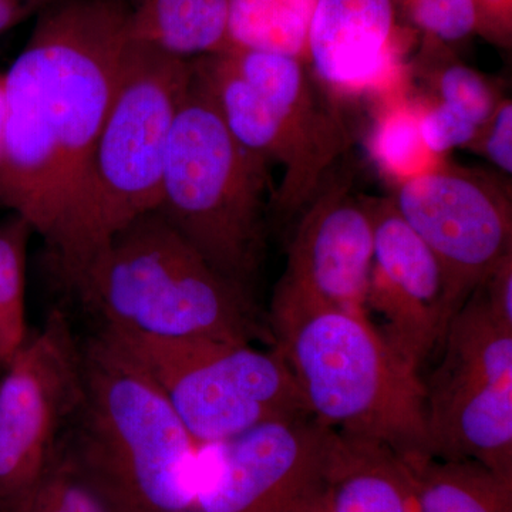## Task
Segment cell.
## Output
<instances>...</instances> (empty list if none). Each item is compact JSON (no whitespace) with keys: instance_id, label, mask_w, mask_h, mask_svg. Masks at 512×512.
<instances>
[{"instance_id":"6","label":"cell","mask_w":512,"mask_h":512,"mask_svg":"<svg viewBox=\"0 0 512 512\" xmlns=\"http://www.w3.org/2000/svg\"><path fill=\"white\" fill-rule=\"evenodd\" d=\"M271 187L268 165L229 133L192 63L154 211L218 274L252 293L265 254Z\"/></svg>"},{"instance_id":"3","label":"cell","mask_w":512,"mask_h":512,"mask_svg":"<svg viewBox=\"0 0 512 512\" xmlns=\"http://www.w3.org/2000/svg\"><path fill=\"white\" fill-rule=\"evenodd\" d=\"M191 72V60L131 36L72 205L45 242L53 275L67 292L117 232L156 210L168 137Z\"/></svg>"},{"instance_id":"21","label":"cell","mask_w":512,"mask_h":512,"mask_svg":"<svg viewBox=\"0 0 512 512\" xmlns=\"http://www.w3.org/2000/svg\"><path fill=\"white\" fill-rule=\"evenodd\" d=\"M28 222L13 215L0 227V367L5 369L25 345L26 245Z\"/></svg>"},{"instance_id":"19","label":"cell","mask_w":512,"mask_h":512,"mask_svg":"<svg viewBox=\"0 0 512 512\" xmlns=\"http://www.w3.org/2000/svg\"><path fill=\"white\" fill-rule=\"evenodd\" d=\"M309 18L285 0H228V46L308 62Z\"/></svg>"},{"instance_id":"16","label":"cell","mask_w":512,"mask_h":512,"mask_svg":"<svg viewBox=\"0 0 512 512\" xmlns=\"http://www.w3.org/2000/svg\"><path fill=\"white\" fill-rule=\"evenodd\" d=\"M312 512H419L412 468L384 444L336 433Z\"/></svg>"},{"instance_id":"23","label":"cell","mask_w":512,"mask_h":512,"mask_svg":"<svg viewBox=\"0 0 512 512\" xmlns=\"http://www.w3.org/2000/svg\"><path fill=\"white\" fill-rule=\"evenodd\" d=\"M424 46L433 52L429 46ZM430 74L431 84L437 93V101L446 104L461 116L483 127L501 99L495 92L493 84L473 67L444 57L443 62H433Z\"/></svg>"},{"instance_id":"30","label":"cell","mask_w":512,"mask_h":512,"mask_svg":"<svg viewBox=\"0 0 512 512\" xmlns=\"http://www.w3.org/2000/svg\"><path fill=\"white\" fill-rule=\"evenodd\" d=\"M5 124H6L5 74H0V153H2L3 134H5Z\"/></svg>"},{"instance_id":"7","label":"cell","mask_w":512,"mask_h":512,"mask_svg":"<svg viewBox=\"0 0 512 512\" xmlns=\"http://www.w3.org/2000/svg\"><path fill=\"white\" fill-rule=\"evenodd\" d=\"M99 330L158 384L198 448L268 421L309 414L291 369L275 348Z\"/></svg>"},{"instance_id":"8","label":"cell","mask_w":512,"mask_h":512,"mask_svg":"<svg viewBox=\"0 0 512 512\" xmlns=\"http://www.w3.org/2000/svg\"><path fill=\"white\" fill-rule=\"evenodd\" d=\"M439 350V365L423 379L433 458L476 461L512 481V328L478 286Z\"/></svg>"},{"instance_id":"26","label":"cell","mask_w":512,"mask_h":512,"mask_svg":"<svg viewBox=\"0 0 512 512\" xmlns=\"http://www.w3.org/2000/svg\"><path fill=\"white\" fill-rule=\"evenodd\" d=\"M504 175L512 174V103L501 99L471 144Z\"/></svg>"},{"instance_id":"29","label":"cell","mask_w":512,"mask_h":512,"mask_svg":"<svg viewBox=\"0 0 512 512\" xmlns=\"http://www.w3.org/2000/svg\"><path fill=\"white\" fill-rule=\"evenodd\" d=\"M57 0H0V35L15 28L23 20L42 13Z\"/></svg>"},{"instance_id":"4","label":"cell","mask_w":512,"mask_h":512,"mask_svg":"<svg viewBox=\"0 0 512 512\" xmlns=\"http://www.w3.org/2000/svg\"><path fill=\"white\" fill-rule=\"evenodd\" d=\"M72 295L111 332L272 342L254 295L218 274L157 211L117 232Z\"/></svg>"},{"instance_id":"10","label":"cell","mask_w":512,"mask_h":512,"mask_svg":"<svg viewBox=\"0 0 512 512\" xmlns=\"http://www.w3.org/2000/svg\"><path fill=\"white\" fill-rule=\"evenodd\" d=\"M335 439L299 414L201 447L194 512H312Z\"/></svg>"},{"instance_id":"5","label":"cell","mask_w":512,"mask_h":512,"mask_svg":"<svg viewBox=\"0 0 512 512\" xmlns=\"http://www.w3.org/2000/svg\"><path fill=\"white\" fill-rule=\"evenodd\" d=\"M266 325L313 419L343 436L384 444L409 466L433 458L423 376L366 316L268 313Z\"/></svg>"},{"instance_id":"20","label":"cell","mask_w":512,"mask_h":512,"mask_svg":"<svg viewBox=\"0 0 512 512\" xmlns=\"http://www.w3.org/2000/svg\"><path fill=\"white\" fill-rule=\"evenodd\" d=\"M0 512H127L55 454L46 470L29 487L0 501Z\"/></svg>"},{"instance_id":"14","label":"cell","mask_w":512,"mask_h":512,"mask_svg":"<svg viewBox=\"0 0 512 512\" xmlns=\"http://www.w3.org/2000/svg\"><path fill=\"white\" fill-rule=\"evenodd\" d=\"M192 63L235 140L268 167L282 168V181L271 201L276 217H298L336 163L256 92L224 53L198 57Z\"/></svg>"},{"instance_id":"2","label":"cell","mask_w":512,"mask_h":512,"mask_svg":"<svg viewBox=\"0 0 512 512\" xmlns=\"http://www.w3.org/2000/svg\"><path fill=\"white\" fill-rule=\"evenodd\" d=\"M82 383L56 454L127 512H194L198 448L163 390L101 330L80 339Z\"/></svg>"},{"instance_id":"24","label":"cell","mask_w":512,"mask_h":512,"mask_svg":"<svg viewBox=\"0 0 512 512\" xmlns=\"http://www.w3.org/2000/svg\"><path fill=\"white\" fill-rule=\"evenodd\" d=\"M400 19L424 40L450 46L477 33L473 0H394Z\"/></svg>"},{"instance_id":"25","label":"cell","mask_w":512,"mask_h":512,"mask_svg":"<svg viewBox=\"0 0 512 512\" xmlns=\"http://www.w3.org/2000/svg\"><path fill=\"white\" fill-rule=\"evenodd\" d=\"M419 127L424 146L439 158L454 148L471 146L481 130L440 101L420 111Z\"/></svg>"},{"instance_id":"22","label":"cell","mask_w":512,"mask_h":512,"mask_svg":"<svg viewBox=\"0 0 512 512\" xmlns=\"http://www.w3.org/2000/svg\"><path fill=\"white\" fill-rule=\"evenodd\" d=\"M420 110L406 100L390 101L380 113L372 136V153L382 170L402 181L429 171L441 163L420 136Z\"/></svg>"},{"instance_id":"18","label":"cell","mask_w":512,"mask_h":512,"mask_svg":"<svg viewBox=\"0 0 512 512\" xmlns=\"http://www.w3.org/2000/svg\"><path fill=\"white\" fill-rule=\"evenodd\" d=\"M409 467L419 512H512V481L476 461L427 458Z\"/></svg>"},{"instance_id":"12","label":"cell","mask_w":512,"mask_h":512,"mask_svg":"<svg viewBox=\"0 0 512 512\" xmlns=\"http://www.w3.org/2000/svg\"><path fill=\"white\" fill-rule=\"evenodd\" d=\"M373 256L365 195L355 194L352 178L333 168L298 215L269 313L333 309L366 316Z\"/></svg>"},{"instance_id":"9","label":"cell","mask_w":512,"mask_h":512,"mask_svg":"<svg viewBox=\"0 0 512 512\" xmlns=\"http://www.w3.org/2000/svg\"><path fill=\"white\" fill-rule=\"evenodd\" d=\"M394 207L439 259L448 323L512 254L510 188L497 175L443 161L397 185Z\"/></svg>"},{"instance_id":"28","label":"cell","mask_w":512,"mask_h":512,"mask_svg":"<svg viewBox=\"0 0 512 512\" xmlns=\"http://www.w3.org/2000/svg\"><path fill=\"white\" fill-rule=\"evenodd\" d=\"M478 288L483 292L491 312L504 325L512 328V254L501 259Z\"/></svg>"},{"instance_id":"15","label":"cell","mask_w":512,"mask_h":512,"mask_svg":"<svg viewBox=\"0 0 512 512\" xmlns=\"http://www.w3.org/2000/svg\"><path fill=\"white\" fill-rule=\"evenodd\" d=\"M399 20L394 0H316L306 56L323 87L362 94L392 86L399 70Z\"/></svg>"},{"instance_id":"1","label":"cell","mask_w":512,"mask_h":512,"mask_svg":"<svg viewBox=\"0 0 512 512\" xmlns=\"http://www.w3.org/2000/svg\"><path fill=\"white\" fill-rule=\"evenodd\" d=\"M130 40L127 0H57L5 74L0 207L45 242L72 205Z\"/></svg>"},{"instance_id":"17","label":"cell","mask_w":512,"mask_h":512,"mask_svg":"<svg viewBox=\"0 0 512 512\" xmlns=\"http://www.w3.org/2000/svg\"><path fill=\"white\" fill-rule=\"evenodd\" d=\"M134 39L192 60L228 46V0H127Z\"/></svg>"},{"instance_id":"13","label":"cell","mask_w":512,"mask_h":512,"mask_svg":"<svg viewBox=\"0 0 512 512\" xmlns=\"http://www.w3.org/2000/svg\"><path fill=\"white\" fill-rule=\"evenodd\" d=\"M365 201L375 232L366 318L421 372L439 350L448 326L443 269L390 198L365 197Z\"/></svg>"},{"instance_id":"27","label":"cell","mask_w":512,"mask_h":512,"mask_svg":"<svg viewBox=\"0 0 512 512\" xmlns=\"http://www.w3.org/2000/svg\"><path fill=\"white\" fill-rule=\"evenodd\" d=\"M477 33L494 45L511 47L512 0H473Z\"/></svg>"},{"instance_id":"11","label":"cell","mask_w":512,"mask_h":512,"mask_svg":"<svg viewBox=\"0 0 512 512\" xmlns=\"http://www.w3.org/2000/svg\"><path fill=\"white\" fill-rule=\"evenodd\" d=\"M0 380V501L29 487L55 457L80 396V338L53 309Z\"/></svg>"}]
</instances>
